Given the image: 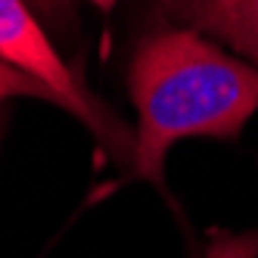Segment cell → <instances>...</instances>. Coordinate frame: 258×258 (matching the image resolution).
I'll return each instance as SVG.
<instances>
[{"label": "cell", "instance_id": "cell-3", "mask_svg": "<svg viewBox=\"0 0 258 258\" xmlns=\"http://www.w3.org/2000/svg\"><path fill=\"white\" fill-rule=\"evenodd\" d=\"M171 25L193 28L258 66V0H159Z\"/></svg>", "mask_w": 258, "mask_h": 258}, {"label": "cell", "instance_id": "cell-2", "mask_svg": "<svg viewBox=\"0 0 258 258\" xmlns=\"http://www.w3.org/2000/svg\"><path fill=\"white\" fill-rule=\"evenodd\" d=\"M0 59L16 72L50 87L59 97L66 112L84 121L103 143V150L115 156L118 165L134 162V131L78 84V78L62 62L41 19L25 0H0Z\"/></svg>", "mask_w": 258, "mask_h": 258}, {"label": "cell", "instance_id": "cell-6", "mask_svg": "<svg viewBox=\"0 0 258 258\" xmlns=\"http://www.w3.org/2000/svg\"><path fill=\"white\" fill-rule=\"evenodd\" d=\"M25 4L34 10L38 19L66 28L72 22V16H75V4H78V0H25Z\"/></svg>", "mask_w": 258, "mask_h": 258}, {"label": "cell", "instance_id": "cell-5", "mask_svg": "<svg viewBox=\"0 0 258 258\" xmlns=\"http://www.w3.org/2000/svg\"><path fill=\"white\" fill-rule=\"evenodd\" d=\"M202 258H258V230H215Z\"/></svg>", "mask_w": 258, "mask_h": 258}, {"label": "cell", "instance_id": "cell-4", "mask_svg": "<svg viewBox=\"0 0 258 258\" xmlns=\"http://www.w3.org/2000/svg\"><path fill=\"white\" fill-rule=\"evenodd\" d=\"M16 97H25V100H47L53 106H59V97L53 94L50 87H44L41 81H34L28 75H22V72H16L13 66H7L4 59H0V103L4 100H16Z\"/></svg>", "mask_w": 258, "mask_h": 258}, {"label": "cell", "instance_id": "cell-1", "mask_svg": "<svg viewBox=\"0 0 258 258\" xmlns=\"http://www.w3.org/2000/svg\"><path fill=\"white\" fill-rule=\"evenodd\" d=\"M137 109L131 177L165 193V159L190 137L236 140L258 112V66L183 25L143 34L127 69Z\"/></svg>", "mask_w": 258, "mask_h": 258}]
</instances>
